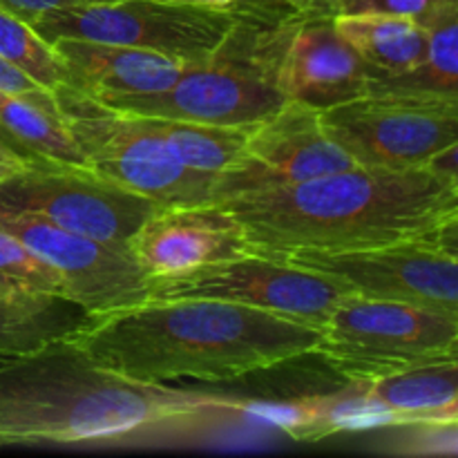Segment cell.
I'll return each instance as SVG.
<instances>
[{"label": "cell", "instance_id": "cell-15", "mask_svg": "<svg viewBox=\"0 0 458 458\" xmlns=\"http://www.w3.org/2000/svg\"><path fill=\"white\" fill-rule=\"evenodd\" d=\"M369 74V65L338 34L331 16L295 22L277 63L282 94L316 110L367 94Z\"/></svg>", "mask_w": 458, "mask_h": 458}, {"label": "cell", "instance_id": "cell-22", "mask_svg": "<svg viewBox=\"0 0 458 458\" xmlns=\"http://www.w3.org/2000/svg\"><path fill=\"white\" fill-rule=\"evenodd\" d=\"M425 30L429 34V52L423 65L405 74H371L369 89L458 97V9L434 18Z\"/></svg>", "mask_w": 458, "mask_h": 458}, {"label": "cell", "instance_id": "cell-28", "mask_svg": "<svg viewBox=\"0 0 458 458\" xmlns=\"http://www.w3.org/2000/svg\"><path fill=\"white\" fill-rule=\"evenodd\" d=\"M25 165H31V164H27L25 159L16 157L13 152H7L0 148V179L9 177V174H16L18 170H22Z\"/></svg>", "mask_w": 458, "mask_h": 458}, {"label": "cell", "instance_id": "cell-4", "mask_svg": "<svg viewBox=\"0 0 458 458\" xmlns=\"http://www.w3.org/2000/svg\"><path fill=\"white\" fill-rule=\"evenodd\" d=\"M295 22L249 27L237 18L217 52L186 63L182 76L159 92L103 98L116 112L208 125H253L289 98L277 85V63Z\"/></svg>", "mask_w": 458, "mask_h": 458}, {"label": "cell", "instance_id": "cell-20", "mask_svg": "<svg viewBox=\"0 0 458 458\" xmlns=\"http://www.w3.org/2000/svg\"><path fill=\"white\" fill-rule=\"evenodd\" d=\"M88 320V313L70 300L0 298V358L21 356L54 340L70 338Z\"/></svg>", "mask_w": 458, "mask_h": 458}, {"label": "cell", "instance_id": "cell-3", "mask_svg": "<svg viewBox=\"0 0 458 458\" xmlns=\"http://www.w3.org/2000/svg\"><path fill=\"white\" fill-rule=\"evenodd\" d=\"M240 401L143 385L98 367L70 338L0 358V447L74 445L148 432L219 411Z\"/></svg>", "mask_w": 458, "mask_h": 458}, {"label": "cell", "instance_id": "cell-25", "mask_svg": "<svg viewBox=\"0 0 458 458\" xmlns=\"http://www.w3.org/2000/svg\"><path fill=\"white\" fill-rule=\"evenodd\" d=\"M458 0H335V13H392L429 25L434 18L456 12Z\"/></svg>", "mask_w": 458, "mask_h": 458}, {"label": "cell", "instance_id": "cell-14", "mask_svg": "<svg viewBox=\"0 0 458 458\" xmlns=\"http://www.w3.org/2000/svg\"><path fill=\"white\" fill-rule=\"evenodd\" d=\"M128 249L150 280L250 253L240 222L215 204L161 206L139 226Z\"/></svg>", "mask_w": 458, "mask_h": 458}, {"label": "cell", "instance_id": "cell-8", "mask_svg": "<svg viewBox=\"0 0 458 458\" xmlns=\"http://www.w3.org/2000/svg\"><path fill=\"white\" fill-rule=\"evenodd\" d=\"M235 22L237 16L228 7L188 0H107L58 9L31 27L47 43L76 38L123 45L195 63L217 52Z\"/></svg>", "mask_w": 458, "mask_h": 458}, {"label": "cell", "instance_id": "cell-6", "mask_svg": "<svg viewBox=\"0 0 458 458\" xmlns=\"http://www.w3.org/2000/svg\"><path fill=\"white\" fill-rule=\"evenodd\" d=\"M313 353L349 380H376L434 362H456L458 318L349 293L320 329Z\"/></svg>", "mask_w": 458, "mask_h": 458}, {"label": "cell", "instance_id": "cell-9", "mask_svg": "<svg viewBox=\"0 0 458 458\" xmlns=\"http://www.w3.org/2000/svg\"><path fill=\"white\" fill-rule=\"evenodd\" d=\"M352 291L320 273L259 253L201 264L150 280V298H206L262 309L322 329L335 304Z\"/></svg>", "mask_w": 458, "mask_h": 458}, {"label": "cell", "instance_id": "cell-21", "mask_svg": "<svg viewBox=\"0 0 458 458\" xmlns=\"http://www.w3.org/2000/svg\"><path fill=\"white\" fill-rule=\"evenodd\" d=\"M168 150L195 173L215 174L226 170L244 150L253 125H208L192 121L146 116Z\"/></svg>", "mask_w": 458, "mask_h": 458}, {"label": "cell", "instance_id": "cell-12", "mask_svg": "<svg viewBox=\"0 0 458 458\" xmlns=\"http://www.w3.org/2000/svg\"><path fill=\"white\" fill-rule=\"evenodd\" d=\"M352 165V159L327 137L320 110L286 101L280 110L255 123L242 155L215 177L208 204L295 186Z\"/></svg>", "mask_w": 458, "mask_h": 458}, {"label": "cell", "instance_id": "cell-26", "mask_svg": "<svg viewBox=\"0 0 458 458\" xmlns=\"http://www.w3.org/2000/svg\"><path fill=\"white\" fill-rule=\"evenodd\" d=\"M410 434L398 438L389 452L407 456H456L458 423L405 425Z\"/></svg>", "mask_w": 458, "mask_h": 458}, {"label": "cell", "instance_id": "cell-7", "mask_svg": "<svg viewBox=\"0 0 458 458\" xmlns=\"http://www.w3.org/2000/svg\"><path fill=\"white\" fill-rule=\"evenodd\" d=\"M320 123L353 165L432 168L443 152L458 146V97L369 89L320 110Z\"/></svg>", "mask_w": 458, "mask_h": 458}, {"label": "cell", "instance_id": "cell-13", "mask_svg": "<svg viewBox=\"0 0 458 458\" xmlns=\"http://www.w3.org/2000/svg\"><path fill=\"white\" fill-rule=\"evenodd\" d=\"M0 231L18 237L63 276L67 300L89 318L121 311L150 300L146 276L128 246L106 244L30 213L0 210Z\"/></svg>", "mask_w": 458, "mask_h": 458}, {"label": "cell", "instance_id": "cell-1", "mask_svg": "<svg viewBox=\"0 0 458 458\" xmlns=\"http://www.w3.org/2000/svg\"><path fill=\"white\" fill-rule=\"evenodd\" d=\"M244 228L250 253L352 250L410 240L458 244V177L434 168L352 165L295 186L217 201Z\"/></svg>", "mask_w": 458, "mask_h": 458}, {"label": "cell", "instance_id": "cell-23", "mask_svg": "<svg viewBox=\"0 0 458 458\" xmlns=\"http://www.w3.org/2000/svg\"><path fill=\"white\" fill-rule=\"evenodd\" d=\"M0 298L67 300L58 268L27 249L18 237L0 231Z\"/></svg>", "mask_w": 458, "mask_h": 458}, {"label": "cell", "instance_id": "cell-19", "mask_svg": "<svg viewBox=\"0 0 458 458\" xmlns=\"http://www.w3.org/2000/svg\"><path fill=\"white\" fill-rule=\"evenodd\" d=\"M369 392L401 425L458 423V360L414 367L367 380Z\"/></svg>", "mask_w": 458, "mask_h": 458}, {"label": "cell", "instance_id": "cell-27", "mask_svg": "<svg viewBox=\"0 0 458 458\" xmlns=\"http://www.w3.org/2000/svg\"><path fill=\"white\" fill-rule=\"evenodd\" d=\"M92 3H107V0H0V12L27 22V25H34L38 18L58 12V9L83 7V4Z\"/></svg>", "mask_w": 458, "mask_h": 458}, {"label": "cell", "instance_id": "cell-5", "mask_svg": "<svg viewBox=\"0 0 458 458\" xmlns=\"http://www.w3.org/2000/svg\"><path fill=\"white\" fill-rule=\"evenodd\" d=\"M54 97L89 173L159 206L208 204L215 174L186 168L146 116L112 110L70 85Z\"/></svg>", "mask_w": 458, "mask_h": 458}, {"label": "cell", "instance_id": "cell-16", "mask_svg": "<svg viewBox=\"0 0 458 458\" xmlns=\"http://www.w3.org/2000/svg\"><path fill=\"white\" fill-rule=\"evenodd\" d=\"M54 47L70 72V88L94 101L123 94L159 92L182 76L186 61L123 45L61 38Z\"/></svg>", "mask_w": 458, "mask_h": 458}, {"label": "cell", "instance_id": "cell-18", "mask_svg": "<svg viewBox=\"0 0 458 458\" xmlns=\"http://www.w3.org/2000/svg\"><path fill=\"white\" fill-rule=\"evenodd\" d=\"M338 34L369 65L371 74H405L423 65L429 34L420 22L392 13H335Z\"/></svg>", "mask_w": 458, "mask_h": 458}, {"label": "cell", "instance_id": "cell-24", "mask_svg": "<svg viewBox=\"0 0 458 458\" xmlns=\"http://www.w3.org/2000/svg\"><path fill=\"white\" fill-rule=\"evenodd\" d=\"M0 56L47 92L70 83V72L56 47L34 27L4 12H0Z\"/></svg>", "mask_w": 458, "mask_h": 458}, {"label": "cell", "instance_id": "cell-10", "mask_svg": "<svg viewBox=\"0 0 458 458\" xmlns=\"http://www.w3.org/2000/svg\"><path fill=\"white\" fill-rule=\"evenodd\" d=\"M157 208H161L157 201L112 186L76 165L31 164L0 179V210L36 215L114 246H128Z\"/></svg>", "mask_w": 458, "mask_h": 458}, {"label": "cell", "instance_id": "cell-11", "mask_svg": "<svg viewBox=\"0 0 458 458\" xmlns=\"http://www.w3.org/2000/svg\"><path fill=\"white\" fill-rule=\"evenodd\" d=\"M352 293L414 304L458 318V255L437 240H410L352 250L300 249L280 255Z\"/></svg>", "mask_w": 458, "mask_h": 458}, {"label": "cell", "instance_id": "cell-29", "mask_svg": "<svg viewBox=\"0 0 458 458\" xmlns=\"http://www.w3.org/2000/svg\"><path fill=\"white\" fill-rule=\"evenodd\" d=\"M188 3L208 4V7H231V4H235L237 0H188Z\"/></svg>", "mask_w": 458, "mask_h": 458}, {"label": "cell", "instance_id": "cell-2", "mask_svg": "<svg viewBox=\"0 0 458 458\" xmlns=\"http://www.w3.org/2000/svg\"><path fill=\"white\" fill-rule=\"evenodd\" d=\"M74 340L98 367L134 383H219L309 356L320 329L222 300L150 298L89 318Z\"/></svg>", "mask_w": 458, "mask_h": 458}, {"label": "cell", "instance_id": "cell-17", "mask_svg": "<svg viewBox=\"0 0 458 458\" xmlns=\"http://www.w3.org/2000/svg\"><path fill=\"white\" fill-rule=\"evenodd\" d=\"M240 411H253L277 425L291 438L318 443L340 432L371 428H398V419L367 387V380H352L349 387L325 396H302L291 403H242Z\"/></svg>", "mask_w": 458, "mask_h": 458}]
</instances>
